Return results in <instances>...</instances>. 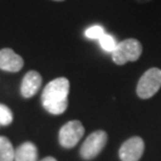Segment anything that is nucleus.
Returning <instances> with one entry per match:
<instances>
[{"instance_id":"obj_13","label":"nucleus","mask_w":161,"mask_h":161,"mask_svg":"<svg viewBox=\"0 0 161 161\" xmlns=\"http://www.w3.org/2000/svg\"><path fill=\"white\" fill-rule=\"evenodd\" d=\"M13 121V113L11 109L5 105L0 104V125H8Z\"/></svg>"},{"instance_id":"obj_1","label":"nucleus","mask_w":161,"mask_h":161,"mask_svg":"<svg viewBox=\"0 0 161 161\" xmlns=\"http://www.w3.org/2000/svg\"><path fill=\"white\" fill-rule=\"evenodd\" d=\"M70 84L66 78H57L45 86L41 101L44 109L51 114L59 115L68 107Z\"/></svg>"},{"instance_id":"obj_4","label":"nucleus","mask_w":161,"mask_h":161,"mask_svg":"<svg viewBox=\"0 0 161 161\" xmlns=\"http://www.w3.org/2000/svg\"><path fill=\"white\" fill-rule=\"evenodd\" d=\"M108 140V135L105 131L98 130L93 132L86 138L82 147L80 156L85 160H91L96 157L105 147Z\"/></svg>"},{"instance_id":"obj_15","label":"nucleus","mask_w":161,"mask_h":161,"mask_svg":"<svg viewBox=\"0 0 161 161\" xmlns=\"http://www.w3.org/2000/svg\"><path fill=\"white\" fill-rule=\"evenodd\" d=\"M135 1L138 2V3H147V2L152 1V0H135Z\"/></svg>"},{"instance_id":"obj_16","label":"nucleus","mask_w":161,"mask_h":161,"mask_svg":"<svg viewBox=\"0 0 161 161\" xmlns=\"http://www.w3.org/2000/svg\"><path fill=\"white\" fill-rule=\"evenodd\" d=\"M53 1H64V0H53Z\"/></svg>"},{"instance_id":"obj_2","label":"nucleus","mask_w":161,"mask_h":161,"mask_svg":"<svg viewBox=\"0 0 161 161\" xmlns=\"http://www.w3.org/2000/svg\"><path fill=\"white\" fill-rule=\"evenodd\" d=\"M142 53V45L136 39H127L119 42L112 53V59L117 65H124L128 62H135Z\"/></svg>"},{"instance_id":"obj_14","label":"nucleus","mask_w":161,"mask_h":161,"mask_svg":"<svg viewBox=\"0 0 161 161\" xmlns=\"http://www.w3.org/2000/svg\"><path fill=\"white\" fill-rule=\"evenodd\" d=\"M41 161H57V159L53 158V157H46V158L42 159Z\"/></svg>"},{"instance_id":"obj_8","label":"nucleus","mask_w":161,"mask_h":161,"mask_svg":"<svg viewBox=\"0 0 161 161\" xmlns=\"http://www.w3.org/2000/svg\"><path fill=\"white\" fill-rule=\"evenodd\" d=\"M42 85V76L39 72L31 70L24 75L21 84V94L25 98H30L38 92Z\"/></svg>"},{"instance_id":"obj_7","label":"nucleus","mask_w":161,"mask_h":161,"mask_svg":"<svg viewBox=\"0 0 161 161\" xmlns=\"http://www.w3.org/2000/svg\"><path fill=\"white\" fill-rule=\"evenodd\" d=\"M23 65V59L11 48L0 50V69L8 72H17L20 71Z\"/></svg>"},{"instance_id":"obj_5","label":"nucleus","mask_w":161,"mask_h":161,"mask_svg":"<svg viewBox=\"0 0 161 161\" xmlns=\"http://www.w3.org/2000/svg\"><path fill=\"white\" fill-rule=\"evenodd\" d=\"M84 133H85V129L82 122L79 120L68 121L60 130L59 141L61 146L66 149L73 147L84 136Z\"/></svg>"},{"instance_id":"obj_11","label":"nucleus","mask_w":161,"mask_h":161,"mask_svg":"<svg viewBox=\"0 0 161 161\" xmlns=\"http://www.w3.org/2000/svg\"><path fill=\"white\" fill-rule=\"evenodd\" d=\"M98 41L103 49L105 51H107V53H111L115 50V48H116L118 44L116 43V41H115L114 37L109 34H105Z\"/></svg>"},{"instance_id":"obj_12","label":"nucleus","mask_w":161,"mask_h":161,"mask_svg":"<svg viewBox=\"0 0 161 161\" xmlns=\"http://www.w3.org/2000/svg\"><path fill=\"white\" fill-rule=\"evenodd\" d=\"M105 30L104 27L101 26V25H93V26H90L89 28H87L85 31V36L88 38V39H92V40H99L101 38L104 36Z\"/></svg>"},{"instance_id":"obj_9","label":"nucleus","mask_w":161,"mask_h":161,"mask_svg":"<svg viewBox=\"0 0 161 161\" xmlns=\"http://www.w3.org/2000/svg\"><path fill=\"white\" fill-rule=\"evenodd\" d=\"M38 150L33 142L22 143L15 151V161H37Z\"/></svg>"},{"instance_id":"obj_3","label":"nucleus","mask_w":161,"mask_h":161,"mask_svg":"<svg viewBox=\"0 0 161 161\" xmlns=\"http://www.w3.org/2000/svg\"><path fill=\"white\" fill-rule=\"evenodd\" d=\"M161 88V69L153 67L147 70L137 85V94L140 98L147 99L155 95Z\"/></svg>"},{"instance_id":"obj_6","label":"nucleus","mask_w":161,"mask_h":161,"mask_svg":"<svg viewBox=\"0 0 161 161\" xmlns=\"http://www.w3.org/2000/svg\"><path fill=\"white\" fill-rule=\"evenodd\" d=\"M144 142L140 137H132L127 141L119 149V158L121 161H138L143 154Z\"/></svg>"},{"instance_id":"obj_10","label":"nucleus","mask_w":161,"mask_h":161,"mask_svg":"<svg viewBox=\"0 0 161 161\" xmlns=\"http://www.w3.org/2000/svg\"><path fill=\"white\" fill-rule=\"evenodd\" d=\"M0 161H15V150L5 136H0Z\"/></svg>"}]
</instances>
